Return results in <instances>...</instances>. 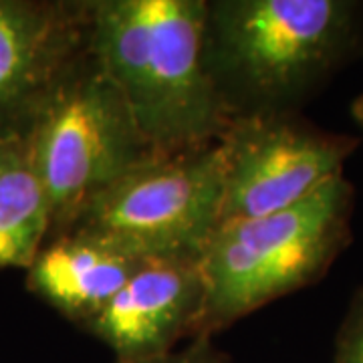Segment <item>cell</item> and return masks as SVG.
<instances>
[{
    "label": "cell",
    "mask_w": 363,
    "mask_h": 363,
    "mask_svg": "<svg viewBox=\"0 0 363 363\" xmlns=\"http://www.w3.org/2000/svg\"><path fill=\"white\" fill-rule=\"evenodd\" d=\"M208 0H93L91 55L156 152L220 140L233 117L206 63Z\"/></svg>",
    "instance_id": "cell-1"
},
{
    "label": "cell",
    "mask_w": 363,
    "mask_h": 363,
    "mask_svg": "<svg viewBox=\"0 0 363 363\" xmlns=\"http://www.w3.org/2000/svg\"><path fill=\"white\" fill-rule=\"evenodd\" d=\"M351 0H208L206 63L230 117L286 113L362 43Z\"/></svg>",
    "instance_id": "cell-2"
},
{
    "label": "cell",
    "mask_w": 363,
    "mask_h": 363,
    "mask_svg": "<svg viewBox=\"0 0 363 363\" xmlns=\"http://www.w3.org/2000/svg\"><path fill=\"white\" fill-rule=\"evenodd\" d=\"M351 212L353 186L341 174L295 206L220 224L198 259L204 301L190 339L214 337L319 281L350 245Z\"/></svg>",
    "instance_id": "cell-3"
},
{
    "label": "cell",
    "mask_w": 363,
    "mask_h": 363,
    "mask_svg": "<svg viewBox=\"0 0 363 363\" xmlns=\"http://www.w3.org/2000/svg\"><path fill=\"white\" fill-rule=\"evenodd\" d=\"M25 135L49 198L47 238L67 233L101 190L156 154L91 52L43 105Z\"/></svg>",
    "instance_id": "cell-4"
},
{
    "label": "cell",
    "mask_w": 363,
    "mask_h": 363,
    "mask_svg": "<svg viewBox=\"0 0 363 363\" xmlns=\"http://www.w3.org/2000/svg\"><path fill=\"white\" fill-rule=\"evenodd\" d=\"M220 142L156 152L91 200L69 230L111 238L142 259H200L220 224Z\"/></svg>",
    "instance_id": "cell-5"
},
{
    "label": "cell",
    "mask_w": 363,
    "mask_h": 363,
    "mask_svg": "<svg viewBox=\"0 0 363 363\" xmlns=\"http://www.w3.org/2000/svg\"><path fill=\"white\" fill-rule=\"evenodd\" d=\"M218 142L220 224L295 206L341 176L345 160L357 147L350 135L327 133L293 111L234 117Z\"/></svg>",
    "instance_id": "cell-6"
},
{
    "label": "cell",
    "mask_w": 363,
    "mask_h": 363,
    "mask_svg": "<svg viewBox=\"0 0 363 363\" xmlns=\"http://www.w3.org/2000/svg\"><path fill=\"white\" fill-rule=\"evenodd\" d=\"M93 0H0V133H25L91 52Z\"/></svg>",
    "instance_id": "cell-7"
},
{
    "label": "cell",
    "mask_w": 363,
    "mask_h": 363,
    "mask_svg": "<svg viewBox=\"0 0 363 363\" xmlns=\"http://www.w3.org/2000/svg\"><path fill=\"white\" fill-rule=\"evenodd\" d=\"M202 301L198 260L150 259L81 331L113 351L116 363L142 362L192 335Z\"/></svg>",
    "instance_id": "cell-8"
},
{
    "label": "cell",
    "mask_w": 363,
    "mask_h": 363,
    "mask_svg": "<svg viewBox=\"0 0 363 363\" xmlns=\"http://www.w3.org/2000/svg\"><path fill=\"white\" fill-rule=\"evenodd\" d=\"M145 260L111 238L67 230L45 240L26 269V289L81 329Z\"/></svg>",
    "instance_id": "cell-9"
},
{
    "label": "cell",
    "mask_w": 363,
    "mask_h": 363,
    "mask_svg": "<svg viewBox=\"0 0 363 363\" xmlns=\"http://www.w3.org/2000/svg\"><path fill=\"white\" fill-rule=\"evenodd\" d=\"M51 230V210L25 133H0V272L26 271Z\"/></svg>",
    "instance_id": "cell-10"
},
{
    "label": "cell",
    "mask_w": 363,
    "mask_h": 363,
    "mask_svg": "<svg viewBox=\"0 0 363 363\" xmlns=\"http://www.w3.org/2000/svg\"><path fill=\"white\" fill-rule=\"evenodd\" d=\"M333 363H363V289L351 301L339 329Z\"/></svg>",
    "instance_id": "cell-11"
},
{
    "label": "cell",
    "mask_w": 363,
    "mask_h": 363,
    "mask_svg": "<svg viewBox=\"0 0 363 363\" xmlns=\"http://www.w3.org/2000/svg\"><path fill=\"white\" fill-rule=\"evenodd\" d=\"M133 363H233V359L214 345L212 337H198L182 350H172L164 355Z\"/></svg>",
    "instance_id": "cell-12"
},
{
    "label": "cell",
    "mask_w": 363,
    "mask_h": 363,
    "mask_svg": "<svg viewBox=\"0 0 363 363\" xmlns=\"http://www.w3.org/2000/svg\"><path fill=\"white\" fill-rule=\"evenodd\" d=\"M351 116L357 121V125L363 130V93L351 105Z\"/></svg>",
    "instance_id": "cell-13"
}]
</instances>
